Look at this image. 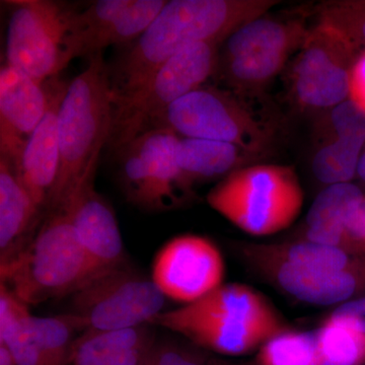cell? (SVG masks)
<instances>
[{
  "instance_id": "cell-24",
  "label": "cell",
  "mask_w": 365,
  "mask_h": 365,
  "mask_svg": "<svg viewBox=\"0 0 365 365\" xmlns=\"http://www.w3.org/2000/svg\"><path fill=\"white\" fill-rule=\"evenodd\" d=\"M85 332L73 314L54 317L33 316L31 334L48 365H62L71 359L76 334Z\"/></svg>"
},
{
  "instance_id": "cell-15",
  "label": "cell",
  "mask_w": 365,
  "mask_h": 365,
  "mask_svg": "<svg viewBox=\"0 0 365 365\" xmlns=\"http://www.w3.org/2000/svg\"><path fill=\"white\" fill-rule=\"evenodd\" d=\"M68 83L55 76L48 79L49 105L42 121L29 139L23 155L13 168L21 184L44 212L50 202L60 165L58 113Z\"/></svg>"
},
{
  "instance_id": "cell-7",
  "label": "cell",
  "mask_w": 365,
  "mask_h": 365,
  "mask_svg": "<svg viewBox=\"0 0 365 365\" xmlns=\"http://www.w3.org/2000/svg\"><path fill=\"white\" fill-rule=\"evenodd\" d=\"M153 325L228 356L258 352L270 338L287 329L282 319L258 318L242 302L228 297H209L163 311Z\"/></svg>"
},
{
  "instance_id": "cell-36",
  "label": "cell",
  "mask_w": 365,
  "mask_h": 365,
  "mask_svg": "<svg viewBox=\"0 0 365 365\" xmlns=\"http://www.w3.org/2000/svg\"><path fill=\"white\" fill-rule=\"evenodd\" d=\"M0 365H16L11 350L4 344H0Z\"/></svg>"
},
{
  "instance_id": "cell-1",
  "label": "cell",
  "mask_w": 365,
  "mask_h": 365,
  "mask_svg": "<svg viewBox=\"0 0 365 365\" xmlns=\"http://www.w3.org/2000/svg\"><path fill=\"white\" fill-rule=\"evenodd\" d=\"M274 0H172L109 68L114 100L141 88L190 45L222 43L240 26L267 14Z\"/></svg>"
},
{
  "instance_id": "cell-11",
  "label": "cell",
  "mask_w": 365,
  "mask_h": 365,
  "mask_svg": "<svg viewBox=\"0 0 365 365\" xmlns=\"http://www.w3.org/2000/svg\"><path fill=\"white\" fill-rule=\"evenodd\" d=\"M150 278L165 299L193 304L225 284V258L208 237L178 235L155 255Z\"/></svg>"
},
{
  "instance_id": "cell-32",
  "label": "cell",
  "mask_w": 365,
  "mask_h": 365,
  "mask_svg": "<svg viewBox=\"0 0 365 365\" xmlns=\"http://www.w3.org/2000/svg\"><path fill=\"white\" fill-rule=\"evenodd\" d=\"M330 316L365 334V295L335 307Z\"/></svg>"
},
{
  "instance_id": "cell-2",
  "label": "cell",
  "mask_w": 365,
  "mask_h": 365,
  "mask_svg": "<svg viewBox=\"0 0 365 365\" xmlns=\"http://www.w3.org/2000/svg\"><path fill=\"white\" fill-rule=\"evenodd\" d=\"M113 114L109 67L98 53L68 83L60 104L59 172L49 210L63 202L79 182L97 170L101 151L111 135Z\"/></svg>"
},
{
  "instance_id": "cell-5",
  "label": "cell",
  "mask_w": 365,
  "mask_h": 365,
  "mask_svg": "<svg viewBox=\"0 0 365 365\" xmlns=\"http://www.w3.org/2000/svg\"><path fill=\"white\" fill-rule=\"evenodd\" d=\"M153 128L234 144L260 158L277 135L275 123L255 109L248 96L215 86H201L178 100L153 120L150 129Z\"/></svg>"
},
{
  "instance_id": "cell-21",
  "label": "cell",
  "mask_w": 365,
  "mask_h": 365,
  "mask_svg": "<svg viewBox=\"0 0 365 365\" xmlns=\"http://www.w3.org/2000/svg\"><path fill=\"white\" fill-rule=\"evenodd\" d=\"M264 256L287 262L299 267L321 271H343L357 267L365 260L364 257L355 256L335 248L307 241L285 242L274 245H250Z\"/></svg>"
},
{
  "instance_id": "cell-12",
  "label": "cell",
  "mask_w": 365,
  "mask_h": 365,
  "mask_svg": "<svg viewBox=\"0 0 365 365\" xmlns=\"http://www.w3.org/2000/svg\"><path fill=\"white\" fill-rule=\"evenodd\" d=\"M244 249L247 260L259 272L284 294L304 304L337 307L365 295V260L347 270H312L269 258L250 245Z\"/></svg>"
},
{
  "instance_id": "cell-25",
  "label": "cell",
  "mask_w": 365,
  "mask_h": 365,
  "mask_svg": "<svg viewBox=\"0 0 365 365\" xmlns=\"http://www.w3.org/2000/svg\"><path fill=\"white\" fill-rule=\"evenodd\" d=\"M327 365H365V334L329 316L314 330Z\"/></svg>"
},
{
  "instance_id": "cell-26",
  "label": "cell",
  "mask_w": 365,
  "mask_h": 365,
  "mask_svg": "<svg viewBox=\"0 0 365 365\" xmlns=\"http://www.w3.org/2000/svg\"><path fill=\"white\" fill-rule=\"evenodd\" d=\"M165 0H131L124 9L96 41L91 56L103 53L112 45H126L135 42L157 18ZM90 57V58H91Z\"/></svg>"
},
{
  "instance_id": "cell-23",
  "label": "cell",
  "mask_w": 365,
  "mask_h": 365,
  "mask_svg": "<svg viewBox=\"0 0 365 365\" xmlns=\"http://www.w3.org/2000/svg\"><path fill=\"white\" fill-rule=\"evenodd\" d=\"M257 365H327L314 331L287 328L270 338L257 352Z\"/></svg>"
},
{
  "instance_id": "cell-16",
  "label": "cell",
  "mask_w": 365,
  "mask_h": 365,
  "mask_svg": "<svg viewBox=\"0 0 365 365\" xmlns=\"http://www.w3.org/2000/svg\"><path fill=\"white\" fill-rule=\"evenodd\" d=\"M46 213L34 201L6 160L0 158V266L32 241Z\"/></svg>"
},
{
  "instance_id": "cell-4",
  "label": "cell",
  "mask_w": 365,
  "mask_h": 365,
  "mask_svg": "<svg viewBox=\"0 0 365 365\" xmlns=\"http://www.w3.org/2000/svg\"><path fill=\"white\" fill-rule=\"evenodd\" d=\"M206 200L245 234L266 237L297 222L304 209V192L292 165L256 163L220 180Z\"/></svg>"
},
{
  "instance_id": "cell-31",
  "label": "cell",
  "mask_w": 365,
  "mask_h": 365,
  "mask_svg": "<svg viewBox=\"0 0 365 365\" xmlns=\"http://www.w3.org/2000/svg\"><path fill=\"white\" fill-rule=\"evenodd\" d=\"M4 345L11 350L16 365H48L39 347L33 339L31 325L26 332L21 334Z\"/></svg>"
},
{
  "instance_id": "cell-33",
  "label": "cell",
  "mask_w": 365,
  "mask_h": 365,
  "mask_svg": "<svg viewBox=\"0 0 365 365\" xmlns=\"http://www.w3.org/2000/svg\"><path fill=\"white\" fill-rule=\"evenodd\" d=\"M349 98L365 113V50L360 51L350 72Z\"/></svg>"
},
{
  "instance_id": "cell-13",
  "label": "cell",
  "mask_w": 365,
  "mask_h": 365,
  "mask_svg": "<svg viewBox=\"0 0 365 365\" xmlns=\"http://www.w3.org/2000/svg\"><path fill=\"white\" fill-rule=\"evenodd\" d=\"M96 172L91 170L57 207L66 211L98 275L124 266L125 252L116 215L96 189Z\"/></svg>"
},
{
  "instance_id": "cell-27",
  "label": "cell",
  "mask_w": 365,
  "mask_h": 365,
  "mask_svg": "<svg viewBox=\"0 0 365 365\" xmlns=\"http://www.w3.org/2000/svg\"><path fill=\"white\" fill-rule=\"evenodd\" d=\"M364 145L342 139H331L314 153L312 170L319 182L331 185L350 182L356 177Z\"/></svg>"
},
{
  "instance_id": "cell-6",
  "label": "cell",
  "mask_w": 365,
  "mask_h": 365,
  "mask_svg": "<svg viewBox=\"0 0 365 365\" xmlns=\"http://www.w3.org/2000/svg\"><path fill=\"white\" fill-rule=\"evenodd\" d=\"M220 44L204 42L184 48L138 90L114 100L111 135L108 141L113 150L119 153L148 131L160 113L215 76Z\"/></svg>"
},
{
  "instance_id": "cell-30",
  "label": "cell",
  "mask_w": 365,
  "mask_h": 365,
  "mask_svg": "<svg viewBox=\"0 0 365 365\" xmlns=\"http://www.w3.org/2000/svg\"><path fill=\"white\" fill-rule=\"evenodd\" d=\"M326 126L331 139H342L365 145V113L350 98L329 110Z\"/></svg>"
},
{
  "instance_id": "cell-9",
  "label": "cell",
  "mask_w": 365,
  "mask_h": 365,
  "mask_svg": "<svg viewBox=\"0 0 365 365\" xmlns=\"http://www.w3.org/2000/svg\"><path fill=\"white\" fill-rule=\"evenodd\" d=\"M71 297V309L83 330L116 331L153 324L165 299L151 278L126 267L98 274Z\"/></svg>"
},
{
  "instance_id": "cell-28",
  "label": "cell",
  "mask_w": 365,
  "mask_h": 365,
  "mask_svg": "<svg viewBox=\"0 0 365 365\" xmlns=\"http://www.w3.org/2000/svg\"><path fill=\"white\" fill-rule=\"evenodd\" d=\"M317 23L340 33L357 50H365V0H336L317 7Z\"/></svg>"
},
{
  "instance_id": "cell-10",
  "label": "cell",
  "mask_w": 365,
  "mask_h": 365,
  "mask_svg": "<svg viewBox=\"0 0 365 365\" xmlns=\"http://www.w3.org/2000/svg\"><path fill=\"white\" fill-rule=\"evenodd\" d=\"M359 53L337 31L317 23L290 73L295 102L304 109L324 111L349 98L350 72Z\"/></svg>"
},
{
  "instance_id": "cell-34",
  "label": "cell",
  "mask_w": 365,
  "mask_h": 365,
  "mask_svg": "<svg viewBox=\"0 0 365 365\" xmlns=\"http://www.w3.org/2000/svg\"><path fill=\"white\" fill-rule=\"evenodd\" d=\"M150 362V365H202L188 353L168 347L155 353Z\"/></svg>"
},
{
  "instance_id": "cell-3",
  "label": "cell",
  "mask_w": 365,
  "mask_h": 365,
  "mask_svg": "<svg viewBox=\"0 0 365 365\" xmlns=\"http://www.w3.org/2000/svg\"><path fill=\"white\" fill-rule=\"evenodd\" d=\"M97 276L63 208L47 211L32 241L0 266L4 282L29 306L73 294Z\"/></svg>"
},
{
  "instance_id": "cell-19",
  "label": "cell",
  "mask_w": 365,
  "mask_h": 365,
  "mask_svg": "<svg viewBox=\"0 0 365 365\" xmlns=\"http://www.w3.org/2000/svg\"><path fill=\"white\" fill-rule=\"evenodd\" d=\"M176 160L185 181L192 189L196 182L223 179L235 170L256 163L260 158L234 144L179 136Z\"/></svg>"
},
{
  "instance_id": "cell-14",
  "label": "cell",
  "mask_w": 365,
  "mask_h": 365,
  "mask_svg": "<svg viewBox=\"0 0 365 365\" xmlns=\"http://www.w3.org/2000/svg\"><path fill=\"white\" fill-rule=\"evenodd\" d=\"M49 105L47 81L4 64L0 69V158L14 168Z\"/></svg>"
},
{
  "instance_id": "cell-22",
  "label": "cell",
  "mask_w": 365,
  "mask_h": 365,
  "mask_svg": "<svg viewBox=\"0 0 365 365\" xmlns=\"http://www.w3.org/2000/svg\"><path fill=\"white\" fill-rule=\"evenodd\" d=\"M150 339L148 326L128 330H88L74 343L71 360L74 365H109L120 353Z\"/></svg>"
},
{
  "instance_id": "cell-35",
  "label": "cell",
  "mask_w": 365,
  "mask_h": 365,
  "mask_svg": "<svg viewBox=\"0 0 365 365\" xmlns=\"http://www.w3.org/2000/svg\"><path fill=\"white\" fill-rule=\"evenodd\" d=\"M150 345V341H148L143 344L120 353L110 362L109 365H141Z\"/></svg>"
},
{
  "instance_id": "cell-8",
  "label": "cell",
  "mask_w": 365,
  "mask_h": 365,
  "mask_svg": "<svg viewBox=\"0 0 365 365\" xmlns=\"http://www.w3.org/2000/svg\"><path fill=\"white\" fill-rule=\"evenodd\" d=\"M6 64L44 81L58 76L72 61V19L76 11L51 0L11 2Z\"/></svg>"
},
{
  "instance_id": "cell-18",
  "label": "cell",
  "mask_w": 365,
  "mask_h": 365,
  "mask_svg": "<svg viewBox=\"0 0 365 365\" xmlns=\"http://www.w3.org/2000/svg\"><path fill=\"white\" fill-rule=\"evenodd\" d=\"M179 136L165 128L150 129L136 137L143 150L150 188V209L176 207L192 193L176 160Z\"/></svg>"
},
{
  "instance_id": "cell-17",
  "label": "cell",
  "mask_w": 365,
  "mask_h": 365,
  "mask_svg": "<svg viewBox=\"0 0 365 365\" xmlns=\"http://www.w3.org/2000/svg\"><path fill=\"white\" fill-rule=\"evenodd\" d=\"M311 28L300 16H258L240 26L222 43L218 59L299 51Z\"/></svg>"
},
{
  "instance_id": "cell-29",
  "label": "cell",
  "mask_w": 365,
  "mask_h": 365,
  "mask_svg": "<svg viewBox=\"0 0 365 365\" xmlns=\"http://www.w3.org/2000/svg\"><path fill=\"white\" fill-rule=\"evenodd\" d=\"M32 318L30 306L0 282V344H6L28 331Z\"/></svg>"
},
{
  "instance_id": "cell-37",
  "label": "cell",
  "mask_w": 365,
  "mask_h": 365,
  "mask_svg": "<svg viewBox=\"0 0 365 365\" xmlns=\"http://www.w3.org/2000/svg\"><path fill=\"white\" fill-rule=\"evenodd\" d=\"M356 177H359L360 181L364 182L365 184V150L362 151L361 155L359 158Z\"/></svg>"
},
{
  "instance_id": "cell-20",
  "label": "cell",
  "mask_w": 365,
  "mask_h": 365,
  "mask_svg": "<svg viewBox=\"0 0 365 365\" xmlns=\"http://www.w3.org/2000/svg\"><path fill=\"white\" fill-rule=\"evenodd\" d=\"M364 196V190L352 182L327 186L307 211V241L347 252L345 222Z\"/></svg>"
}]
</instances>
